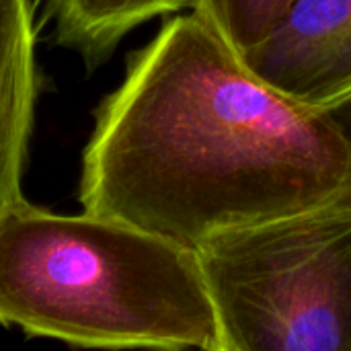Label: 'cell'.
Wrapping results in <instances>:
<instances>
[{"mask_svg": "<svg viewBox=\"0 0 351 351\" xmlns=\"http://www.w3.org/2000/svg\"><path fill=\"white\" fill-rule=\"evenodd\" d=\"M351 146L323 113L255 78L197 10L167 19L101 103L80 204L193 253L341 197Z\"/></svg>", "mask_w": 351, "mask_h": 351, "instance_id": "6da1fadb", "label": "cell"}, {"mask_svg": "<svg viewBox=\"0 0 351 351\" xmlns=\"http://www.w3.org/2000/svg\"><path fill=\"white\" fill-rule=\"evenodd\" d=\"M0 325L80 348L222 351L197 253L25 197L0 214Z\"/></svg>", "mask_w": 351, "mask_h": 351, "instance_id": "7a4b0ae2", "label": "cell"}, {"mask_svg": "<svg viewBox=\"0 0 351 351\" xmlns=\"http://www.w3.org/2000/svg\"><path fill=\"white\" fill-rule=\"evenodd\" d=\"M222 351H351V197L197 251Z\"/></svg>", "mask_w": 351, "mask_h": 351, "instance_id": "3957f363", "label": "cell"}, {"mask_svg": "<svg viewBox=\"0 0 351 351\" xmlns=\"http://www.w3.org/2000/svg\"><path fill=\"white\" fill-rule=\"evenodd\" d=\"M237 56L276 93L323 111L351 93V0H294L261 41Z\"/></svg>", "mask_w": 351, "mask_h": 351, "instance_id": "277c9868", "label": "cell"}, {"mask_svg": "<svg viewBox=\"0 0 351 351\" xmlns=\"http://www.w3.org/2000/svg\"><path fill=\"white\" fill-rule=\"evenodd\" d=\"M37 97L31 0H0V214L23 197L21 177Z\"/></svg>", "mask_w": 351, "mask_h": 351, "instance_id": "5b68a950", "label": "cell"}, {"mask_svg": "<svg viewBox=\"0 0 351 351\" xmlns=\"http://www.w3.org/2000/svg\"><path fill=\"white\" fill-rule=\"evenodd\" d=\"M199 4L202 0H47L56 41L76 51L88 70L101 66L146 21L197 10Z\"/></svg>", "mask_w": 351, "mask_h": 351, "instance_id": "8992f818", "label": "cell"}, {"mask_svg": "<svg viewBox=\"0 0 351 351\" xmlns=\"http://www.w3.org/2000/svg\"><path fill=\"white\" fill-rule=\"evenodd\" d=\"M292 2L294 0H202L197 12L208 19L237 53H243L276 27Z\"/></svg>", "mask_w": 351, "mask_h": 351, "instance_id": "52a82bcc", "label": "cell"}, {"mask_svg": "<svg viewBox=\"0 0 351 351\" xmlns=\"http://www.w3.org/2000/svg\"><path fill=\"white\" fill-rule=\"evenodd\" d=\"M323 113L339 128V132L343 134V138L351 146V93L343 99H339L337 103H333L331 107L323 109ZM348 195L351 197V187L348 189Z\"/></svg>", "mask_w": 351, "mask_h": 351, "instance_id": "ba28073f", "label": "cell"}]
</instances>
